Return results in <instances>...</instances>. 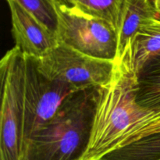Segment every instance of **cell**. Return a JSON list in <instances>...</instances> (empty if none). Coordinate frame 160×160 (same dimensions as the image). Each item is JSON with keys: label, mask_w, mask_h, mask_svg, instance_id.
I'll list each match as a JSON object with an SVG mask.
<instances>
[{"label": "cell", "mask_w": 160, "mask_h": 160, "mask_svg": "<svg viewBox=\"0 0 160 160\" xmlns=\"http://www.w3.org/2000/svg\"><path fill=\"white\" fill-rule=\"evenodd\" d=\"M57 14L59 42L87 56L115 62L117 29L108 22L81 12L74 0H50Z\"/></svg>", "instance_id": "obj_4"}, {"label": "cell", "mask_w": 160, "mask_h": 160, "mask_svg": "<svg viewBox=\"0 0 160 160\" xmlns=\"http://www.w3.org/2000/svg\"><path fill=\"white\" fill-rule=\"evenodd\" d=\"M152 19H155L154 12L145 0H123L117 25L118 52L116 63L122 60L141 27Z\"/></svg>", "instance_id": "obj_10"}, {"label": "cell", "mask_w": 160, "mask_h": 160, "mask_svg": "<svg viewBox=\"0 0 160 160\" xmlns=\"http://www.w3.org/2000/svg\"><path fill=\"white\" fill-rule=\"evenodd\" d=\"M15 46L24 56L40 59L59 43L57 34L41 23L15 0H6Z\"/></svg>", "instance_id": "obj_7"}, {"label": "cell", "mask_w": 160, "mask_h": 160, "mask_svg": "<svg viewBox=\"0 0 160 160\" xmlns=\"http://www.w3.org/2000/svg\"><path fill=\"white\" fill-rule=\"evenodd\" d=\"M152 9L155 14V19L160 20V0H145Z\"/></svg>", "instance_id": "obj_14"}, {"label": "cell", "mask_w": 160, "mask_h": 160, "mask_svg": "<svg viewBox=\"0 0 160 160\" xmlns=\"http://www.w3.org/2000/svg\"><path fill=\"white\" fill-rule=\"evenodd\" d=\"M123 0H74L79 10L92 17L101 19L117 29Z\"/></svg>", "instance_id": "obj_12"}, {"label": "cell", "mask_w": 160, "mask_h": 160, "mask_svg": "<svg viewBox=\"0 0 160 160\" xmlns=\"http://www.w3.org/2000/svg\"><path fill=\"white\" fill-rule=\"evenodd\" d=\"M138 78L124 62L116 63L110 82L98 88L87 150L82 160H100L134 124L154 113L137 100Z\"/></svg>", "instance_id": "obj_1"}, {"label": "cell", "mask_w": 160, "mask_h": 160, "mask_svg": "<svg viewBox=\"0 0 160 160\" xmlns=\"http://www.w3.org/2000/svg\"><path fill=\"white\" fill-rule=\"evenodd\" d=\"M41 23L56 33L58 19L56 9L50 0H15Z\"/></svg>", "instance_id": "obj_13"}, {"label": "cell", "mask_w": 160, "mask_h": 160, "mask_svg": "<svg viewBox=\"0 0 160 160\" xmlns=\"http://www.w3.org/2000/svg\"><path fill=\"white\" fill-rule=\"evenodd\" d=\"M77 92L66 83L47 77L39 70L37 59L24 56L23 154L33 137L54 118L65 102Z\"/></svg>", "instance_id": "obj_5"}, {"label": "cell", "mask_w": 160, "mask_h": 160, "mask_svg": "<svg viewBox=\"0 0 160 160\" xmlns=\"http://www.w3.org/2000/svg\"><path fill=\"white\" fill-rule=\"evenodd\" d=\"M159 54L160 20L152 19L141 27L120 62L138 73L148 61Z\"/></svg>", "instance_id": "obj_9"}, {"label": "cell", "mask_w": 160, "mask_h": 160, "mask_svg": "<svg viewBox=\"0 0 160 160\" xmlns=\"http://www.w3.org/2000/svg\"><path fill=\"white\" fill-rule=\"evenodd\" d=\"M98 88L78 91L27 145L22 160H82L87 150Z\"/></svg>", "instance_id": "obj_2"}, {"label": "cell", "mask_w": 160, "mask_h": 160, "mask_svg": "<svg viewBox=\"0 0 160 160\" xmlns=\"http://www.w3.org/2000/svg\"><path fill=\"white\" fill-rule=\"evenodd\" d=\"M100 160H160V130L123 136Z\"/></svg>", "instance_id": "obj_8"}, {"label": "cell", "mask_w": 160, "mask_h": 160, "mask_svg": "<svg viewBox=\"0 0 160 160\" xmlns=\"http://www.w3.org/2000/svg\"><path fill=\"white\" fill-rule=\"evenodd\" d=\"M137 78L138 104L154 112L160 111V54L146 62Z\"/></svg>", "instance_id": "obj_11"}, {"label": "cell", "mask_w": 160, "mask_h": 160, "mask_svg": "<svg viewBox=\"0 0 160 160\" xmlns=\"http://www.w3.org/2000/svg\"><path fill=\"white\" fill-rule=\"evenodd\" d=\"M0 160H22L24 125V56L14 46L0 61Z\"/></svg>", "instance_id": "obj_3"}, {"label": "cell", "mask_w": 160, "mask_h": 160, "mask_svg": "<svg viewBox=\"0 0 160 160\" xmlns=\"http://www.w3.org/2000/svg\"><path fill=\"white\" fill-rule=\"evenodd\" d=\"M36 59L44 74L66 83L76 91L106 85L110 82L116 68L115 62L87 56L61 42Z\"/></svg>", "instance_id": "obj_6"}]
</instances>
